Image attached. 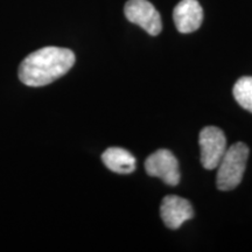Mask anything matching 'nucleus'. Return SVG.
Returning a JSON list of instances; mask_svg holds the SVG:
<instances>
[{
	"label": "nucleus",
	"mask_w": 252,
	"mask_h": 252,
	"mask_svg": "<svg viewBox=\"0 0 252 252\" xmlns=\"http://www.w3.org/2000/svg\"><path fill=\"white\" fill-rule=\"evenodd\" d=\"M173 19L176 30L180 33H193L201 27L203 21V9L197 0H181L175 6Z\"/></svg>",
	"instance_id": "obj_7"
},
{
	"label": "nucleus",
	"mask_w": 252,
	"mask_h": 252,
	"mask_svg": "<svg viewBox=\"0 0 252 252\" xmlns=\"http://www.w3.org/2000/svg\"><path fill=\"white\" fill-rule=\"evenodd\" d=\"M198 143L202 166L206 169H215L228 149L224 132L216 126H206L200 132Z\"/></svg>",
	"instance_id": "obj_3"
},
{
	"label": "nucleus",
	"mask_w": 252,
	"mask_h": 252,
	"mask_svg": "<svg viewBox=\"0 0 252 252\" xmlns=\"http://www.w3.org/2000/svg\"><path fill=\"white\" fill-rule=\"evenodd\" d=\"M124 13L130 23L140 26L150 35L156 36L162 30L159 12L147 0H128L124 7Z\"/></svg>",
	"instance_id": "obj_4"
},
{
	"label": "nucleus",
	"mask_w": 252,
	"mask_h": 252,
	"mask_svg": "<svg viewBox=\"0 0 252 252\" xmlns=\"http://www.w3.org/2000/svg\"><path fill=\"white\" fill-rule=\"evenodd\" d=\"M70 49L45 47L35 50L21 62L19 78L28 87H43L62 77L75 64Z\"/></svg>",
	"instance_id": "obj_1"
},
{
	"label": "nucleus",
	"mask_w": 252,
	"mask_h": 252,
	"mask_svg": "<svg viewBox=\"0 0 252 252\" xmlns=\"http://www.w3.org/2000/svg\"><path fill=\"white\" fill-rule=\"evenodd\" d=\"M234 97L242 108L252 112V77L244 76L236 82L234 86Z\"/></svg>",
	"instance_id": "obj_9"
},
{
	"label": "nucleus",
	"mask_w": 252,
	"mask_h": 252,
	"mask_svg": "<svg viewBox=\"0 0 252 252\" xmlns=\"http://www.w3.org/2000/svg\"><path fill=\"white\" fill-rule=\"evenodd\" d=\"M103 163L118 174H130L135 169V158L122 147H110L102 154Z\"/></svg>",
	"instance_id": "obj_8"
},
{
	"label": "nucleus",
	"mask_w": 252,
	"mask_h": 252,
	"mask_svg": "<svg viewBox=\"0 0 252 252\" xmlns=\"http://www.w3.org/2000/svg\"><path fill=\"white\" fill-rule=\"evenodd\" d=\"M249 147L244 143H236L228 147L217 168L216 186L220 190L229 191L238 187L247 168Z\"/></svg>",
	"instance_id": "obj_2"
},
{
	"label": "nucleus",
	"mask_w": 252,
	"mask_h": 252,
	"mask_svg": "<svg viewBox=\"0 0 252 252\" xmlns=\"http://www.w3.org/2000/svg\"><path fill=\"white\" fill-rule=\"evenodd\" d=\"M160 216L167 228L176 230L186 220L193 219L194 209L190 202L186 198L176 195H168L163 197L160 206Z\"/></svg>",
	"instance_id": "obj_6"
},
{
	"label": "nucleus",
	"mask_w": 252,
	"mask_h": 252,
	"mask_svg": "<svg viewBox=\"0 0 252 252\" xmlns=\"http://www.w3.org/2000/svg\"><path fill=\"white\" fill-rule=\"evenodd\" d=\"M145 169L150 176L161 179L169 186H176L180 182L179 161L168 150H158L151 154L145 161Z\"/></svg>",
	"instance_id": "obj_5"
}]
</instances>
